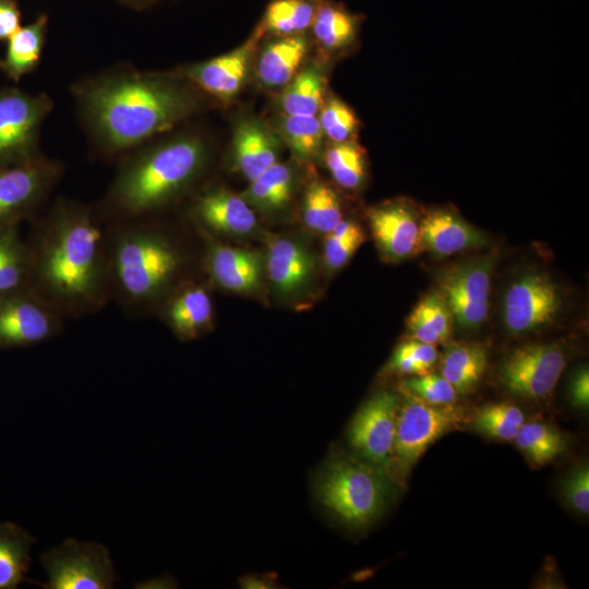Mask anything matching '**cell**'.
Here are the masks:
<instances>
[{"instance_id": "1", "label": "cell", "mask_w": 589, "mask_h": 589, "mask_svg": "<svg viewBox=\"0 0 589 589\" xmlns=\"http://www.w3.org/2000/svg\"><path fill=\"white\" fill-rule=\"evenodd\" d=\"M27 288L65 320L110 303L106 223L96 205L58 197L32 219Z\"/></svg>"}, {"instance_id": "2", "label": "cell", "mask_w": 589, "mask_h": 589, "mask_svg": "<svg viewBox=\"0 0 589 589\" xmlns=\"http://www.w3.org/2000/svg\"><path fill=\"white\" fill-rule=\"evenodd\" d=\"M76 97L98 152L125 154L171 130L197 107L177 82L137 71H115L91 79Z\"/></svg>"}, {"instance_id": "3", "label": "cell", "mask_w": 589, "mask_h": 589, "mask_svg": "<svg viewBox=\"0 0 589 589\" xmlns=\"http://www.w3.org/2000/svg\"><path fill=\"white\" fill-rule=\"evenodd\" d=\"M156 217L106 223L110 302L132 317L157 312L189 280L185 250Z\"/></svg>"}, {"instance_id": "4", "label": "cell", "mask_w": 589, "mask_h": 589, "mask_svg": "<svg viewBox=\"0 0 589 589\" xmlns=\"http://www.w3.org/2000/svg\"><path fill=\"white\" fill-rule=\"evenodd\" d=\"M205 161L196 136L141 145L121 158L97 212L105 223L157 216L194 183Z\"/></svg>"}, {"instance_id": "5", "label": "cell", "mask_w": 589, "mask_h": 589, "mask_svg": "<svg viewBox=\"0 0 589 589\" xmlns=\"http://www.w3.org/2000/svg\"><path fill=\"white\" fill-rule=\"evenodd\" d=\"M316 491L321 502L344 522L364 527L382 512L386 485L372 466L336 458L322 469Z\"/></svg>"}, {"instance_id": "6", "label": "cell", "mask_w": 589, "mask_h": 589, "mask_svg": "<svg viewBox=\"0 0 589 589\" xmlns=\"http://www.w3.org/2000/svg\"><path fill=\"white\" fill-rule=\"evenodd\" d=\"M62 175V166L37 155L0 165V228L33 219L46 203Z\"/></svg>"}, {"instance_id": "7", "label": "cell", "mask_w": 589, "mask_h": 589, "mask_svg": "<svg viewBox=\"0 0 589 589\" xmlns=\"http://www.w3.org/2000/svg\"><path fill=\"white\" fill-rule=\"evenodd\" d=\"M46 589H111L117 581L109 550L101 543L67 539L40 556Z\"/></svg>"}, {"instance_id": "8", "label": "cell", "mask_w": 589, "mask_h": 589, "mask_svg": "<svg viewBox=\"0 0 589 589\" xmlns=\"http://www.w3.org/2000/svg\"><path fill=\"white\" fill-rule=\"evenodd\" d=\"M462 411L453 405H430L409 393L398 408L393 459L406 473L437 438L460 426Z\"/></svg>"}, {"instance_id": "9", "label": "cell", "mask_w": 589, "mask_h": 589, "mask_svg": "<svg viewBox=\"0 0 589 589\" xmlns=\"http://www.w3.org/2000/svg\"><path fill=\"white\" fill-rule=\"evenodd\" d=\"M51 108L46 94L15 88L0 92V165L39 155V131Z\"/></svg>"}, {"instance_id": "10", "label": "cell", "mask_w": 589, "mask_h": 589, "mask_svg": "<svg viewBox=\"0 0 589 589\" xmlns=\"http://www.w3.org/2000/svg\"><path fill=\"white\" fill-rule=\"evenodd\" d=\"M65 318L27 287L0 296V348L27 347L59 336Z\"/></svg>"}, {"instance_id": "11", "label": "cell", "mask_w": 589, "mask_h": 589, "mask_svg": "<svg viewBox=\"0 0 589 589\" xmlns=\"http://www.w3.org/2000/svg\"><path fill=\"white\" fill-rule=\"evenodd\" d=\"M566 363L557 344H530L514 349L503 362L500 378L513 394L538 399L557 384Z\"/></svg>"}, {"instance_id": "12", "label": "cell", "mask_w": 589, "mask_h": 589, "mask_svg": "<svg viewBox=\"0 0 589 589\" xmlns=\"http://www.w3.org/2000/svg\"><path fill=\"white\" fill-rule=\"evenodd\" d=\"M493 259L488 256L457 265L440 281V294L453 318L465 328L480 326L488 316Z\"/></svg>"}, {"instance_id": "13", "label": "cell", "mask_w": 589, "mask_h": 589, "mask_svg": "<svg viewBox=\"0 0 589 589\" xmlns=\"http://www.w3.org/2000/svg\"><path fill=\"white\" fill-rule=\"evenodd\" d=\"M399 408L397 396L380 392L356 413L349 428V442L368 461L386 467L393 459L396 418Z\"/></svg>"}, {"instance_id": "14", "label": "cell", "mask_w": 589, "mask_h": 589, "mask_svg": "<svg viewBox=\"0 0 589 589\" xmlns=\"http://www.w3.org/2000/svg\"><path fill=\"white\" fill-rule=\"evenodd\" d=\"M562 299L556 285L542 274H527L505 293L504 323L512 333H526L548 324L558 313Z\"/></svg>"}, {"instance_id": "15", "label": "cell", "mask_w": 589, "mask_h": 589, "mask_svg": "<svg viewBox=\"0 0 589 589\" xmlns=\"http://www.w3.org/2000/svg\"><path fill=\"white\" fill-rule=\"evenodd\" d=\"M157 313L182 340L197 339L213 326L214 309L206 287L194 280L180 285L158 308Z\"/></svg>"}, {"instance_id": "16", "label": "cell", "mask_w": 589, "mask_h": 589, "mask_svg": "<svg viewBox=\"0 0 589 589\" xmlns=\"http://www.w3.org/2000/svg\"><path fill=\"white\" fill-rule=\"evenodd\" d=\"M203 237L206 242L204 268L213 281L223 289L239 293H250L260 288L263 266L257 253Z\"/></svg>"}, {"instance_id": "17", "label": "cell", "mask_w": 589, "mask_h": 589, "mask_svg": "<svg viewBox=\"0 0 589 589\" xmlns=\"http://www.w3.org/2000/svg\"><path fill=\"white\" fill-rule=\"evenodd\" d=\"M263 33L259 25L253 36L243 45L228 53L190 67L187 76L216 98H232L244 83L251 53Z\"/></svg>"}, {"instance_id": "18", "label": "cell", "mask_w": 589, "mask_h": 589, "mask_svg": "<svg viewBox=\"0 0 589 589\" xmlns=\"http://www.w3.org/2000/svg\"><path fill=\"white\" fill-rule=\"evenodd\" d=\"M192 217L205 232L242 236L256 227V216L248 202L225 189H213L197 195Z\"/></svg>"}, {"instance_id": "19", "label": "cell", "mask_w": 589, "mask_h": 589, "mask_svg": "<svg viewBox=\"0 0 589 589\" xmlns=\"http://www.w3.org/2000/svg\"><path fill=\"white\" fill-rule=\"evenodd\" d=\"M368 219L376 244L389 259H406L419 249L420 223L408 206L390 203L373 207Z\"/></svg>"}, {"instance_id": "20", "label": "cell", "mask_w": 589, "mask_h": 589, "mask_svg": "<svg viewBox=\"0 0 589 589\" xmlns=\"http://www.w3.org/2000/svg\"><path fill=\"white\" fill-rule=\"evenodd\" d=\"M484 236L457 215L433 211L420 223V245L437 256H448L484 243Z\"/></svg>"}, {"instance_id": "21", "label": "cell", "mask_w": 589, "mask_h": 589, "mask_svg": "<svg viewBox=\"0 0 589 589\" xmlns=\"http://www.w3.org/2000/svg\"><path fill=\"white\" fill-rule=\"evenodd\" d=\"M266 269L274 287L280 293L289 294L308 283L313 261L296 241L275 237L267 244Z\"/></svg>"}, {"instance_id": "22", "label": "cell", "mask_w": 589, "mask_h": 589, "mask_svg": "<svg viewBox=\"0 0 589 589\" xmlns=\"http://www.w3.org/2000/svg\"><path fill=\"white\" fill-rule=\"evenodd\" d=\"M233 145L236 164L250 182L277 163L275 140L260 122L242 121L236 129Z\"/></svg>"}, {"instance_id": "23", "label": "cell", "mask_w": 589, "mask_h": 589, "mask_svg": "<svg viewBox=\"0 0 589 589\" xmlns=\"http://www.w3.org/2000/svg\"><path fill=\"white\" fill-rule=\"evenodd\" d=\"M308 50L302 35L281 36L265 46L256 64V74L267 86L289 83Z\"/></svg>"}, {"instance_id": "24", "label": "cell", "mask_w": 589, "mask_h": 589, "mask_svg": "<svg viewBox=\"0 0 589 589\" xmlns=\"http://www.w3.org/2000/svg\"><path fill=\"white\" fill-rule=\"evenodd\" d=\"M35 541L20 525L0 522V589H15L26 580Z\"/></svg>"}, {"instance_id": "25", "label": "cell", "mask_w": 589, "mask_h": 589, "mask_svg": "<svg viewBox=\"0 0 589 589\" xmlns=\"http://www.w3.org/2000/svg\"><path fill=\"white\" fill-rule=\"evenodd\" d=\"M47 17L39 15L31 24L20 27L9 39L0 69L12 80L19 81L39 63L47 29Z\"/></svg>"}, {"instance_id": "26", "label": "cell", "mask_w": 589, "mask_h": 589, "mask_svg": "<svg viewBox=\"0 0 589 589\" xmlns=\"http://www.w3.org/2000/svg\"><path fill=\"white\" fill-rule=\"evenodd\" d=\"M29 252L19 226L0 228V296L27 287Z\"/></svg>"}, {"instance_id": "27", "label": "cell", "mask_w": 589, "mask_h": 589, "mask_svg": "<svg viewBox=\"0 0 589 589\" xmlns=\"http://www.w3.org/2000/svg\"><path fill=\"white\" fill-rule=\"evenodd\" d=\"M453 316L440 293L423 298L411 312L407 326L414 340L436 345L445 341L452 330Z\"/></svg>"}, {"instance_id": "28", "label": "cell", "mask_w": 589, "mask_h": 589, "mask_svg": "<svg viewBox=\"0 0 589 589\" xmlns=\"http://www.w3.org/2000/svg\"><path fill=\"white\" fill-rule=\"evenodd\" d=\"M486 368V352L478 345H455L445 353L442 376L456 389L467 394L482 377Z\"/></svg>"}, {"instance_id": "29", "label": "cell", "mask_w": 589, "mask_h": 589, "mask_svg": "<svg viewBox=\"0 0 589 589\" xmlns=\"http://www.w3.org/2000/svg\"><path fill=\"white\" fill-rule=\"evenodd\" d=\"M358 25L359 17L342 5L320 1L311 27L323 47L337 49L354 38Z\"/></svg>"}, {"instance_id": "30", "label": "cell", "mask_w": 589, "mask_h": 589, "mask_svg": "<svg viewBox=\"0 0 589 589\" xmlns=\"http://www.w3.org/2000/svg\"><path fill=\"white\" fill-rule=\"evenodd\" d=\"M320 0H272L259 24L279 37L300 35L311 27Z\"/></svg>"}, {"instance_id": "31", "label": "cell", "mask_w": 589, "mask_h": 589, "mask_svg": "<svg viewBox=\"0 0 589 589\" xmlns=\"http://www.w3.org/2000/svg\"><path fill=\"white\" fill-rule=\"evenodd\" d=\"M325 80L309 68L289 83L280 97V107L287 116H316L324 103Z\"/></svg>"}, {"instance_id": "32", "label": "cell", "mask_w": 589, "mask_h": 589, "mask_svg": "<svg viewBox=\"0 0 589 589\" xmlns=\"http://www.w3.org/2000/svg\"><path fill=\"white\" fill-rule=\"evenodd\" d=\"M293 178L290 168L281 163L251 181L245 192L248 201L263 209L284 207L291 197Z\"/></svg>"}, {"instance_id": "33", "label": "cell", "mask_w": 589, "mask_h": 589, "mask_svg": "<svg viewBox=\"0 0 589 589\" xmlns=\"http://www.w3.org/2000/svg\"><path fill=\"white\" fill-rule=\"evenodd\" d=\"M302 216L308 228L328 233L342 220L341 205L336 192L325 183H311L304 195Z\"/></svg>"}, {"instance_id": "34", "label": "cell", "mask_w": 589, "mask_h": 589, "mask_svg": "<svg viewBox=\"0 0 589 589\" xmlns=\"http://www.w3.org/2000/svg\"><path fill=\"white\" fill-rule=\"evenodd\" d=\"M324 160L334 180L342 188L353 190L364 179L365 163L362 149L352 141L333 143Z\"/></svg>"}, {"instance_id": "35", "label": "cell", "mask_w": 589, "mask_h": 589, "mask_svg": "<svg viewBox=\"0 0 589 589\" xmlns=\"http://www.w3.org/2000/svg\"><path fill=\"white\" fill-rule=\"evenodd\" d=\"M514 440L521 452L537 465L550 462L564 448L561 434L540 422H524Z\"/></svg>"}, {"instance_id": "36", "label": "cell", "mask_w": 589, "mask_h": 589, "mask_svg": "<svg viewBox=\"0 0 589 589\" xmlns=\"http://www.w3.org/2000/svg\"><path fill=\"white\" fill-rule=\"evenodd\" d=\"M280 132L291 151L301 159H311L317 155L324 135L316 116L285 115Z\"/></svg>"}, {"instance_id": "37", "label": "cell", "mask_w": 589, "mask_h": 589, "mask_svg": "<svg viewBox=\"0 0 589 589\" xmlns=\"http://www.w3.org/2000/svg\"><path fill=\"white\" fill-rule=\"evenodd\" d=\"M525 422L522 411L510 404H493L480 408L474 418V426L481 433L498 440H514Z\"/></svg>"}, {"instance_id": "38", "label": "cell", "mask_w": 589, "mask_h": 589, "mask_svg": "<svg viewBox=\"0 0 589 589\" xmlns=\"http://www.w3.org/2000/svg\"><path fill=\"white\" fill-rule=\"evenodd\" d=\"M365 236L359 225L341 220L326 233L324 242V263L328 269L345 266L364 242Z\"/></svg>"}, {"instance_id": "39", "label": "cell", "mask_w": 589, "mask_h": 589, "mask_svg": "<svg viewBox=\"0 0 589 589\" xmlns=\"http://www.w3.org/2000/svg\"><path fill=\"white\" fill-rule=\"evenodd\" d=\"M318 121L324 135L333 143L351 141L359 124L354 112L338 98L323 103Z\"/></svg>"}, {"instance_id": "40", "label": "cell", "mask_w": 589, "mask_h": 589, "mask_svg": "<svg viewBox=\"0 0 589 589\" xmlns=\"http://www.w3.org/2000/svg\"><path fill=\"white\" fill-rule=\"evenodd\" d=\"M404 386L407 393L430 405H453L457 399L456 389L442 375H417L405 381Z\"/></svg>"}, {"instance_id": "41", "label": "cell", "mask_w": 589, "mask_h": 589, "mask_svg": "<svg viewBox=\"0 0 589 589\" xmlns=\"http://www.w3.org/2000/svg\"><path fill=\"white\" fill-rule=\"evenodd\" d=\"M563 493L577 512L589 513V469L587 465L574 470L564 482Z\"/></svg>"}, {"instance_id": "42", "label": "cell", "mask_w": 589, "mask_h": 589, "mask_svg": "<svg viewBox=\"0 0 589 589\" xmlns=\"http://www.w3.org/2000/svg\"><path fill=\"white\" fill-rule=\"evenodd\" d=\"M398 348L408 354L424 374L429 373L437 359V350L434 345L411 340L401 344Z\"/></svg>"}, {"instance_id": "43", "label": "cell", "mask_w": 589, "mask_h": 589, "mask_svg": "<svg viewBox=\"0 0 589 589\" xmlns=\"http://www.w3.org/2000/svg\"><path fill=\"white\" fill-rule=\"evenodd\" d=\"M21 12L14 0H0V40L9 39L21 26Z\"/></svg>"}, {"instance_id": "44", "label": "cell", "mask_w": 589, "mask_h": 589, "mask_svg": "<svg viewBox=\"0 0 589 589\" xmlns=\"http://www.w3.org/2000/svg\"><path fill=\"white\" fill-rule=\"evenodd\" d=\"M570 398L575 406L587 408L589 404V373L588 369H580L570 383Z\"/></svg>"}, {"instance_id": "45", "label": "cell", "mask_w": 589, "mask_h": 589, "mask_svg": "<svg viewBox=\"0 0 589 589\" xmlns=\"http://www.w3.org/2000/svg\"><path fill=\"white\" fill-rule=\"evenodd\" d=\"M389 369L402 374H424L421 368L399 348H397L393 354V358L389 362Z\"/></svg>"}, {"instance_id": "46", "label": "cell", "mask_w": 589, "mask_h": 589, "mask_svg": "<svg viewBox=\"0 0 589 589\" xmlns=\"http://www.w3.org/2000/svg\"><path fill=\"white\" fill-rule=\"evenodd\" d=\"M241 584L244 588H268L271 582L265 580L264 577H245L242 579Z\"/></svg>"}]
</instances>
